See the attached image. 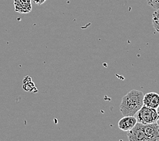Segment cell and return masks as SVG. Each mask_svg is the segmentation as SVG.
Wrapping results in <instances>:
<instances>
[{"instance_id": "7a4b0ae2", "label": "cell", "mask_w": 159, "mask_h": 141, "mask_svg": "<svg viewBox=\"0 0 159 141\" xmlns=\"http://www.w3.org/2000/svg\"><path fill=\"white\" fill-rule=\"evenodd\" d=\"M135 117L138 122L143 124L155 123L159 118L156 109L150 108L145 105H143L142 108L135 113Z\"/></svg>"}, {"instance_id": "8992f818", "label": "cell", "mask_w": 159, "mask_h": 141, "mask_svg": "<svg viewBox=\"0 0 159 141\" xmlns=\"http://www.w3.org/2000/svg\"><path fill=\"white\" fill-rule=\"evenodd\" d=\"M143 105L156 109L159 105V94L157 92H148L143 95Z\"/></svg>"}, {"instance_id": "9c48e42d", "label": "cell", "mask_w": 159, "mask_h": 141, "mask_svg": "<svg viewBox=\"0 0 159 141\" xmlns=\"http://www.w3.org/2000/svg\"><path fill=\"white\" fill-rule=\"evenodd\" d=\"M147 3L149 6L154 9H159V0H146Z\"/></svg>"}, {"instance_id": "4fadbf2b", "label": "cell", "mask_w": 159, "mask_h": 141, "mask_svg": "<svg viewBox=\"0 0 159 141\" xmlns=\"http://www.w3.org/2000/svg\"><path fill=\"white\" fill-rule=\"evenodd\" d=\"M157 124L158 125V126H159V118H158V120H157Z\"/></svg>"}, {"instance_id": "ba28073f", "label": "cell", "mask_w": 159, "mask_h": 141, "mask_svg": "<svg viewBox=\"0 0 159 141\" xmlns=\"http://www.w3.org/2000/svg\"><path fill=\"white\" fill-rule=\"evenodd\" d=\"M22 88L27 92H37V91H38L36 88L35 83L33 82V81L26 83H23V85H22Z\"/></svg>"}, {"instance_id": "8fae6325", "label": "cell", "mask_w": 159, "mask_h": 141, "mask_svg": "<svg viewBox=\"0 0 159 141\" xmlns=\"http://www.w3.org/2000/svg\"><path fill=\"white\" fill-rule=\"evenodd\" d=\"M32 81V78L30 77V76L27 75L26 76V77L23 79V81H22V83H28V82H30Z\"/></svg>"}, {"instance_id": "7c38bea8", "label": "cell", "mask_w": 159, "mask_h": 141, "mask_svg": "<svg viewBox=\"0 0 159 141\" xmlns=\"http://www.w3.org/2000/svg\"><path fill=\"white\" fill-rule=\"evenodd\" d=\"M157 113H158V115H159V105H158V107L157 108Z\"/></svg>"}, {"instance_id": "3957f363", "label": "cell", "mask_w": 159, "mask_h": 141, "mask_svg": "<svg viewBox=\"0 0 159 141\" xmlns=\"http://www.w3.org/2000/svg\"><path fill=\"white\" fill-rule=\"evenodd\" d=\"M142 130L146 141L159 140V126L157 122L148 124H142Z\"/></svg>"}, {"instance_id": "277c9868", "label": "cell", "mask_w": 159, "mask_h": 141, "mask_svg": "<svg viewBox=\"0 0 159 141\" xmlns=\"http://www.w3.org/2000/svg\"><path fill=\"white\" fill-rule=\"evenodd\" d=\"M137 120L135 116H124L119 121L118 127L123 131H129L137 124Z\"/></svg>"}, {"instance_id": "52a82bcc", "label": "cell", "mask_w": 159, "mask_h": 141, "mask_svg": "<svg viewBox=\"0 0 159 141\" xmlns=\"http://www.w3.org/2000/svg\"><path fill=\"white\" fill-rule=\"evenodd\" d=\"M152 25L156 31L159 33V9L156 10L152 14Z\"/></svg>"}, {"instance_id": "30bf717a", "label": "cell", "mask_w": 159, "mask_h": 141, "mask_svg": "<svg viewBox=\"0 0 159 141\" xmlns=\"http://www.w3.org/2000/svg\"><path fill=\"white\" fill-rule=\"evenodd\" d=\"M33 2L37 5H41L46 2V0H33Z\"/></svg>"}, {"instance_id": "6da1fadb", "label": "cell", "mask_w": 159, "mask_h": 141, "mask_svg": "<svg viewBox=\"0 0 159 141\" xmlns=\"http://www.w3.org/2000/svg\"><path fill=\"white\" fill-rule=\"evenodd\" d=\"M143 94L137 90H133L124 96L120 105V110L123 116H135L142 108Z\"/></svg>"}, {"instance_id": "5b68a950", "label": "cell", "mask_w": 159, "mask_h": 141, "mask_svg": "<svg viewBox=\"0 0 159 141\" xmlns=\"http://www.w3.org/2000/svg\"><path fill=\"white\" fill-rule=\"evenodd\" d=\"M15 11L20 14H27L32 10L31 0H14Z\"/></svg>"}]
</instances>
